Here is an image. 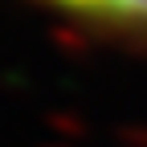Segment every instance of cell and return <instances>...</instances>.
Returning <instances> with one entry per match:
<instances>
[{
	"label": "cell",
	"mask_w": 147,
	"mask_h": 147,
	"mask_svg": "<svg viewBox=\"0 0 147 147\" xmlns=\"http://www.w3.org/2000/svg\"><path fill=\"white\" fill-rule=\"evenodd\" d=\"M53 4L74 8V12H90V16H106V21L147 25V0H53Z\"/></svg>",
	"instance_id": "cell-1"
}]
</instances>
